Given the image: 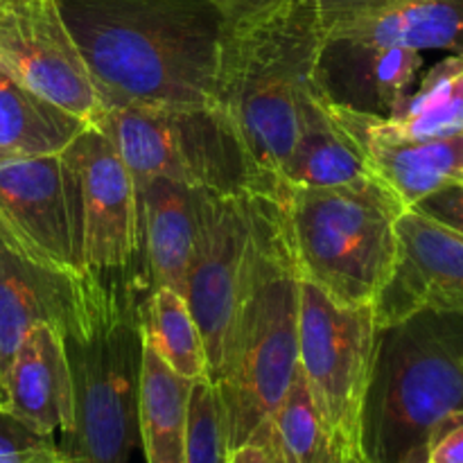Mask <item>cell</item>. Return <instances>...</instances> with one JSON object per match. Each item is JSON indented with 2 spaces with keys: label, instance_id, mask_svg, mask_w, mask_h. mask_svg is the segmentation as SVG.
Masks as SVG:
<instances>
[{
  "label": "cell",
  "instance_id": "6da1fadb",
  "mask_svg": "<svg viewBox=\"0 0 463 463\" xmlns=\"http://www.w3.org/2000/svg\"><path fill=\"white\" fill-rule=\"evenodd\" d=\"M107 109L215 107L224 16L211 0H57Z\"/></svg>",
  "mask_w": 463,
  "mask_h": 463
},
{
  "label": "cell",
  "instance_id": "7a4b0ae2",
  "mask_svg": "<svg viewBox=\"0 0 463 463\" xmlns=\"http://www.w3.org/2000/svg\"><path fill=\"white\" fill-rule=\"evenodd\" d=\"M326 25L315 0H276L240 21H224L215 107L238 134L267 194L280 185L317 89Z\"/></svg>",
  "mask_w": 463,
  "mask_h": 463
},
{
  "label": "cell",
  "instance_id": "3957f363",
  "mask_svg": "<svg viewBox=\"0 0 463 463\" xmlns=\"http://www.w3.org/2000/svg\"><path fill=\"white\" fill-rule=\"evenodd\" d=\"M298 274L274 194L253 193V238L229 355L215 380L226 452L271 423L298 364Z\"/></svg>",
  "mask_w": 463,
  "mask_h": 463
},
{
  "label": "cell",
  "instance_id": "277c9868",
  "mask_svg": "<svg viewBox=\"0 0 463 463\" xmlns=\"http://www.w3.org/2000/svg\"><path fill=\"white\" fill-rule=\"evenodd\" d=\"M463 420V312L420 310L378 328L360 419L362 463H423Z\"/></svg>",
  "mask_w": 463,
  "mask_h": 463
},
{
  "label": "cell",
  "instance_id": "5b68a950",
  "mask_svg": "<svg viewBox=\"0 0 463 463\" xmlns=\"http://www.w3.org/2000/svg\"><path fill=\"white\" fill-rule=\"evenodd\" d=\"M298 274L342 306H373L396 262V222L405 211L375 176L326 188L274 193Z\"/></svg>",
  "mask_w": 463,
  "mask_h": 463
},
{
  "label": "cell",
  "instance_id": "8992f818",
  "mask_svg": "<svg viewBox=\"0 0 463 463\" xmlns=\"http://www.w3.org/2000/svg\"><path fill=\"white\" fill-rule=\"evenodd\" d=\"M118 276L80 335L66 342L72 373L71 432L61 452L68 463H129L138 443V389L143 369L145 298Z\"/></svg>",
  "mask_w": 463,
  "mask_h": 463
},
{
  "label": "cell",
  "instance_id": "52a82bcc",
  "mask_svg": "<svg viewBox=\"0 0 463 463\" xmlns=\"http://www.w3.org/2000/svg\"><path fill=\"white\" fill-rule=\"evenodd\" d=\"M98 125L140 185L170 179L213 193H262L260 175L217 107L107 109Z\"/></svg>",
  "mask_w": 463,
  "mask_h": 463
},
{
  "label": "cell",
  "instance_id": "ba28073f",
  "mask_svg": "<svg viewBox=\"0 0 463 463\" xmlns=\"http://www.w3.org/2000/svg\"><path fill=\"white\" fill-rule=\"evenodd\" d=\"M375 342L373 306H342L301 276L298 369L346 463H362L360 419Z\"/></svg>",
  "mask_w": 463,
  "mask_h": 463
},
{
  "label": "cell",
  "instance_id": "9c48e42d",
  "mask_svg": "<svg viewBox=\"0 0 463 463\" xmlns=\"http://www.w3.org/2000/svg\"><path fill=\"white\" fill-rule=\"evenodd\" d=\"M61 161L84 269L95 276L127 274L145 260L134 176L98 125H86L63 149Z\"/></svg>",
  "mask_w": 463,
  "mask_h": 463
},
{
  "label": "cell",
  "instance_id": "30bf717a",
  "mask_svg": "<svg viewBox=\"0 0 463 463\" xmlns=\"http://www.w3.org/2000/svg\"><path fill=\"white\" fill-rule=\"evenodd\" d=\"M253 238V193H202L199 231L185 280V301L202 330L208 380L229 355Z\"/></svg>",
  "mask_w": 463,
  "mask_h": 463
},
{
  "label": "cell",
  "instance_id": "8fae6325",
  "mask_svg": "<svg viewBox=\"0 0 463 463\" xmlns=\"http://www.w3.org/2000/svg\"><path fill=\"white\" fill-rule=\"evenodd\" d=\"M0 68L86 125L102 113L57 0H0Z\"/></svg>",
  "mask_w": 463,
  "mask_h": 463
},
{
  "label": "cell",
  "instance_id": "7c38bea8",
  "mask_svg": "<svg viewBox=\"0 0 463 463\" xmlns=\"http://www.w3.org/2000/svg\"><path fill=\"white\" fill-rule=\"evenodd\" d=\"M0 233L30 260L84 276L61 154L0 158Z\"/></svg>",
  "mask_w": 463,
  "mask_h": 463
},
{
  "label": "cell",
  "instance_id": "4fadbf2b",
  "mask_svg": "<svg viewBox=\"0 0 463 463\" xmlns=\"http://www.w3.org/2000/svg\"><path fill=\"white\" fill-rule=\"evenodd\" d=\"M118 276L63 274L23 256L0 233V380L18 344L36 324H50L71 339L107 298Z\"/></svg>",
  "mask_w": 463,
  "mask_h": 463
},
{
  "label": "cell",
  "instance_id": "5bb4252c",
  "mask_svg": "<svg viewBox=\"0 0 463 463\" xmlns=\"http://www.w3.org/2000/svg\"><path fill=\"white\" fill-rule=\"evenodd\" d=\"M398 251L375 307L378 328L420 310L463 312V235L416 208L396 222Z\"/></svg>",
  "mask_w": 463,
  "mask_h": 463
},
{
  "label": "cell",
  "instance_id": "9a60e30c",
  "mask_svg": "<svg viewBox=\"0 0 463 463\" xmlns=\"http://www.w3.org/2000/svg\"><path fill=\"white\" fill-rule=\"evenodd\" d=\"M328 109L360 149L371 175L392 188L407 208H414L446 185L463 181V134L450 138H411L384 116L353 111L330 99Z\"/></svg>",
  "mask_w": 463,
  "mask_h": 463
},
{
  "label": "cell",
  "instance_id": "2e32d148",
  "mask_svg": "<svg viewBox=\"0 0 463 463\" xmlns=\"http://www.w3.org/2000/svg\"><path fill=\"white\" fill-rule=\"evenodd\" d=\"M420 68L423 54L419 50L326 36L317 63V84L339 107L389 118L410 95Z\"/></svg>",
  "mask_w": 463,
  "mask_h": 463
},
{
  "label": "cell",
  "instance_id": "e0dca14e",
  "mask_svg": "<svg viewBox=\"0 0 463 463\" xmlns=\"http://www.w3.org/2000/svg\"><path fill=\"white\" fill-rule=\"evenodd\" d=\"M0 407L43 434L71 432L72 373L63 335L54 326L36 324L27 330L5 371Z\"/></svg>",
  "mask_w": 463,
  "mask_h": 463
},
{
  "label": "cell",
  "instance_id": "ac0fdd59",
  "mask_svg": "<svg viewBox=\"0 0 463 463\" xmlns=\"http://www.w3.org/2000/svg\"><path fill=\"white\" fill-rule=\"evenodd\" d=\"M136 188L149 288H170L185 297L203 190L170 179H149Z\"/></svg>",
  "mask_w": 463,
  "mask_h": 463
},
{
  "label": "cell",
  "instance_id": "d6986e66",
  "mask_svg": "<svg viewBox=\"0 0 463 463\" xmlns=\"http://www.w3.org/2000/svg\"><path fill=\"white\" fill-rule=\"evenodd\" d=\"M328 39L369 45H401L410 50L463 52V0H401L380 12L337 23Z\"/></svg>",
  "mask_w": 463,
  "mask_h": 463
},
{
  "label": "cell",
  "instance_id": "ffe728a7",
  "mask_svg": "<svg viewBox=\"0 0 463 463\" xmlns=\"http://www.w3.org/2000/svg\"><path fill=\"white\" fill-rule=\"evenodd\" d=\"M364 176L373 175L360 149L335 120L328 109V99L317 84L303 104L301 127L288 167L280 176V185L326 188Z\"/></svg>",
  "mask_w": 463,
  "mask_h": 463
},
{
  "label": "cell",
  "instance_id": "44dd1931",
  "mask_svg": "<svg viewBox=\"0 0 463 463\" xmlns=\"http://www.w3.org/2000/svg\"><path fill=\"white\" fill-rule=\"evenodd\" d=\"M193 380L181 378L143 337L138 434L147 463H184Z\"/></svg>",
  "mask_w": 463,
  "mask_h": 463
},
{
  "label": "cell",
  "instance_id": "7402d4cb",
  "mask_svg": "<svg viewBox=\"0 0 463 463\" xmlns=\"http://www.w3.org/2000/svg\"><path fill=\"white\" fill-rule=\"evenodd\" d=\"M84 127L0 68V158L61 154Z\"/></svg>",
  "mask_w": 463,
  "mask_h": 463
},
{
  "label": "cell",
  "instance_id": "603a6c76",
  "mask_svg": "<svg viewBox=\"0 0 463 463\" xmlns=\"http://www.w3.org/2000/svg\"><path fill=\"white\" fill-rule=\"evenodd\" d=\"M389 120L411 138H450L463 134V52L439 61Z\"/></svg>",
  "mask_w": 463,
  "mask_h": 463
},
{
  "label": "cell",
  "instance_id": "cb8c5ba5",
  "mask_svg": "<svg viewBox=\"0 0 463 463\" xmlns=\"http://www.w3.org/2000/svg\"><path fill=\"white\" fill-rule=\"evenodd\" d=\"M143 337L175 373L188 380L208 378V357L202 330L184 294L170 288H154L145 298Z\"/></svg>",
  "mask_w": 463,
  "mask_h": 463
},
{
  "label": "cell",
  "instance_id": "d4e9b609",
  "mask_svg": "<svg viewBox=\"0 0 463 463\" xmlns=\"http://www.w3.org/2000/svg\"><path fill=\"white\" fill-rule=\"evenodd\" d=\"M271 428L285 463H346L307 392L298 364L283 401L271 416Z\"/></svg>",
  "mask_w": 463,
  "mask_h": 463
},
{
  "label": "cell",
  "instance_id": "484cf974",
  "mask_svg": "<svg viewBox=\"0 0 463 463\" xmlns=\"http://www.w3.org/2000/svg\"><path fill=\"white\" fill-rule=\"evenodd\" d=\"M226 439L222 405L215 384L208 378L194 380L188 401V432L184 463H224Z\"/></svg>",
  "mask_w": 463,
  "mask_h": 463
},
{
  "label": "cell",
  "instance_id": "4316f807",
  "mask_svg": "<svg viewBox=\"0 0 463 463\" xmlns=\"http://www.w3.org/2000/svg\"><path fill=\"white\" fill-rule=\"evenodd\" d=\"M0 463H68L52 434H43L0 407Z\"/></svg>",
  "mask_w": 463,
  "mask_h": 463
},
{
  "label": "cell",
  "instance_id": "83f0119b",
  "mask_svg": "<svg viewBox=\"0 0 463 463\" xmlns=\"http://www.w3.org/2000/svg\"><path fill=\"white\" fill-rule=\"evenodd\" d=\"M414 208L463 235V181L437 190Z\"/></svg>",
  "mask_w": 463,
  "mask_h": 463
},
{
  "label": "cell",
  "instance_id": "f1b7e54d",
  "mask_svg": "<svg viewBox=\"0 0 463 463\" xmlns=\"http://www.w3.org/2000/svg\"><path fill=\"white\" fill-rule=\"evenodd\" d=\"M224 463H285L279 443H276L271 423L258 430L242 446L226 452Z\"/></svg>",
  "mask_w": 463,
  "mask_h": 463
},
{
  "label": "cell",
  "instance_id": "f546056e",
  "mask_svg": "<svg viewBox=\"0 0 463 463\" xmlns=\"http://www.w3.org/2000/svg\"><path fill=\"white\" fill-rule=\"evenodd\" d=\"M315 3L319 7L321 18H324L326 32H328V27L337 25V23L380 12V9L392 7L401 0H315Z\"/></svg>",
  "mask_w": 463,
  "mask_h": 463
},
{
  "label": "cell",
  "instance_id": "4dcf8cb0",
  "mask_svg": "<svg viewBox=\"0 0 463 463\" xmlns=\"http://www.w3.org/2000/svg\"><path fill=\"white\" fill-rule=\"evenodd\" d=\"M430 463H463V420L448 430L432 446L428 455Z\"/></svg>",
  "mask_w": 463,
  "mask_h": 463
},
{
  "label": "cell",
  "instance_id": "1f68e13d",
  "mask_svg": "<svg viewBox=\"0 0 463 463\" xmlns=\"http://www.w3.org/2000/svg\"><path fill=\"white\" fill-rule=\"evenodd\" d=\"M220 14L224 16L226 23L231 21H240L244 16H251V14L260 12L265 9L267 5L276 3V0H211Z\"/></svg>",
  "mask_w": 463,
  "mask_h": 463
},
{
  "label": "cell",
  "instance_id": "d6a6232c",
  "mask_svg": "<svg viewBox=\"0 0 463 463\" xmlns=\"http://www.w3.org/2000/svg\"><path fill=\"white\" fill-rule=\"evenodd\" d=\"M0 402H3V380H0Z\"/></svg>",
  "mask_w": 463,
  "mask_h": 463
},
{
  "label": "cell",
  "instance_id": "836d02e7",
  "mask_svg": "<svg viewBox=\"0 0 463 463\" xmlns=\"http://www.w3.org/2000/svg\"><path fill=\"white\" fill-rule=\"evenodd\" d=\"M423 463H430V461H423Z\"/></svg>",
  "mask_w": 463,
  "mask_h": 463
}]
</instances>
